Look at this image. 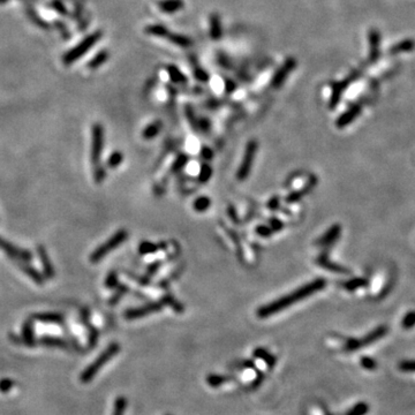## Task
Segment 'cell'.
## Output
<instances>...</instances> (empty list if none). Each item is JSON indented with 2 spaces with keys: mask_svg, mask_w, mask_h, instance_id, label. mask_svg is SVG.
Returning a JSON list of instances; mask_svg holds the SVG:
<instances>
[{
  "mask_svg": "<svg viewBox=\"0 0 415 415\" xmlns=\"http://www.w3.org/2000/svg\"><path fill=\"white\" fill-rule=\"evenodd\" d=\"M210 205H211V201H210V198L206 196H201V197L196 198L193 204L194 209L198 211V213H203V211L209 209Z\"/></svg>",
  "mask_w": 415,
  "mask_h": 415,
  "instance_id": "f546056e",
  "label": "cell"
},
{
  "mask_svg": "<svg viewBox=\"0 0 415 415\" xmlns=\"http://www.w3.org/2000/svg\"><path fill=\"white\" fill-rule=\"evenodd\" d=\"M256 232H257L259 235H262V237H268V235H270V230L268 229V227H265V226H259V227H257Z\"/></svg>",
  "mask_w": 415,
  "mask_h": 415,
  "instance_id": "7bdbcfd3",
  "label": "cell"
},
{
  "mask_svg": "<svg viewBox=\"0 0 415 415\" xmlns=\"http://www.w3.org/2000/svg\"><path fill=\"white\" fill-rule=\"evenodd\" d=\"M161 129H162V122L159 120H156L146 127L142 133V136L146 140H151L155 136H157V135L161 133Z\"/></svg>",
  "mask_w": 415,
  "mask_h": 415,
  "instance_id": "603a6c76",
  "label": "cell"
},
{
  "mask_svg": "<svg viewBox=\"0 0 415 415\" xmlns=\"http://www.w3.org/2000/svg\"><path fill=\"white\" fill-rule=\"evenodd\" d=\"M115 289H117L115 290V293L110 298V300H109L110 306L117 305V303L120 301V299L123 297V294H126L127 292H128V286H126L123 284H118V286L115 287Z\"/></svg>",
  "mask_w": 415,
  "mask_h": 415,
  "instance_id": "4316f807",
  "label": "cell"
},
{
  "mask_svg": "<svg viewBox=\"0 0 415 415\" xmlns=\"http://www.w3.org/2000/svg\"><path fill=\"white\" fill-rule=\"evenodd\" d=\"M386 333H388V328H386L385 325H381L361 339H350V340L346 342L344 350L346 352H353V351H357L358 349L368 346L370 344H373V342L377 341L378 339L384 337Z\"/></svg>",
  "mask_w": 415,
  "mask_h": 415,
  "instance_id": "8992f818",
  "label": "cell"
},
{
  "mask_svg": "<svg viewBox=\"0 0 415 415\" xmlns=\"http://www.w3.org/2000/svg\"><path fill=\"white\" fill-rule=\"evenodd\" d=\"M201 155H202V157H204L205 159H210V158H213L214 153H213V150L210 149V148L205 147V148H203V149H202Z\"/></svg>",
  "mask_w": 415,
  "mask_h": 415,
  "instance_id": "b9f144b4",
  "label": "cell"
},
{
  "mask_svg": "<svg viewBox=\"0 0 415 415\" xmlns=\"http://www.w3.org/2000/svg\"><path fill=\"white\" fill-rule=\"evenodd\" d=\"M107 59H109V52L106 50L99 51L97 54L95 55L93 59H90L89 62H88V68L90 70H96L98 67H101L104 62H105Z\"/></svg>",
  "mask_w": 415,
  "mask_h": 415,
  "instance_id": "7402d4cb",
  "label": "cell"
},
{
  "mask_svg": "<svg viewBox=\"0 0 415 415\" xmlns=\"http://www.w3.org/2000/svg\"><path fill=\"white\" fill-rule=\"evenodd\" d=\"M325 279H315V281L310 282L306 285H302L301 287H299L298 290H295L293 292L285 295V297H282L277 299V300L268 303V305L262 306L261 308L257 309V317L268 318L270 316H273V315H276L279 311L290 308L294 303L300 302L302 300H305V299L311 297L313 294L320 292L323 289H325Z\"/></svg>",
  "mask_w": 415,
  "mask_h": 415,
  "instance_id": "6da1fadb",
  "label": "cell"
},
{
  "mask_svg": "<svg viewBox=\"0 0 415 415\" xmlns=\"http://www.w3.org/2000/svg\"><path fill=\"white\" fill-rule=\"evenodd\" d=\"M36 250H37V255H38L39 259H41L44 278H45L46 281H52V279L55 277V270L50 259L49 253H47L46 248L43 245H38Z\"/></svg>",
  "mask_w": 415,
  "mask_h": 415,
  "instance_id": "30bf717a",
  "label": "cell"
},
{
  "mask_svg": "<svg viewBox=\"0 0 415 415\" xmlns=\"http://www.w3.org/2000/svg\"><path fill=\"white\" fill-rule=\"evenodd\" d=\"M123 162V154L120 151H114L110 155V157L107 158L106 161V166L109 169H117L118 166L121 165V163Z\"/></svg>",
  "mask_w": 415,
  "mask_h": 415,
  "instance_id": "484cf974",
  "label": "cell"
},
{
  "mask_svg": "<svg viewBox=\"0 0 415 415\" xmlns=\"http://www.w3.org/2000/svg\"><path fill=\"white\" fill-rule=\"evenodd\" d=\"M34 321L42 322L44 324H58L61 325L63 324V321H65V317L63 315L59 313H38L34 314L31 316Z\"/></svg>",
  "mask_w": 415,
  "mask_h": 415,
  "instance_id": "4fadbf2b",
  "label": "cell"
},
{
  "mask_svg": "<svg viewBox=\"0 0 415 415\" xmlns=\"http://www.w3.org/2000/svg\"><path fill=\"white\" fill-rule=\"evenodd\" d=\"M38 344L46 347H55V349H70L68 342L63 340L61 338L52 337V336H44L38 340Z\"/></svg>",
  "mask_w": 415,
  "mask_h": 415,
  "instance_id": "ac0fdd59",
  "label": "cell"
},
{
  "mask_svg": "<svg viewBox=\"0 0 415 415\" xmlns=\"http://www.w3.org/2000/svg\"><path fill=\"white\" fill-rule=\"evenodd\" d=\"M340 232H341V227L339 225L331 226L330 229L326 231V233L318 239V241L316 243L320 246L331 245V243H333L339 238Z\"/></svg>",
  "mask_w": 415,
  "mask_h": 415,
  "instance_id": "e0dca14e",
  "label": "cell"
},
{
  "mask_svg": "<svg viewBox=\"0 0 415 415\" xmlns=\"http://www.w3.org/2000/svg\"><path fill=\"white\" fill-rule=\"evenodd\" d=\"M10 0H0V5H4V4H6V3H9Z\"/></svg>",
  "mask_w": 415,
  "mask_h": 415,
  "instance_id": "f6af8a7d",
  "label": "cell"
},
{
  "mask_svg": "<svg viewBox=\"0 0 415 415\" xmlns=\"http://www.w3.org/2000/svg\"><path fill=\"white\" fill-rule=\"evenodd\" d=\"M257 151V143L255 141H250L248 145H247L245 156H243V159L241 162V165L239 167L237 178L239 180H245V179L248 178V175L251 171V166H253L255 155H256Z\"/></svg>",
  "mask_w": 415,
  "mask_h": 415,
  "instance_id": "ba28073f",
  "label": "cell"
},
{
  "mask_svg": "<svg viewBox=\"0 0 415 415\" xmlns=\"http://www.w3.org/2000/svg\"><path fill=\"white\" fill-rule=\"evenodd\" d=\"M127 407V399L123 396H119L114 402L113 415H123Z\"/></svg>",
  "mask_w": 415,
  "mask_h": 415,
  "instance_id": "836d02e7",
  "label": "cell"
},
{
  "mask_svg": "<svg viewBox=\"0 0 415 415\" xmlns=\"http://www.w3.org/2000/svg\"><path fill=\"white\" fill-rule=\"evenodd\" d=\"M254 357L257 358V359H261V360L264 361L266 365H268L270 368H272V367L276 366L277 363V359L273 357L272 354L269 353L268 351H265L264 349H256L254 351Z\"/></svg>",
  "mask_w": 415,
  "mask_h": 415,
  "instance_id": "44dd1931",
  "label": "cell"
},
{
  "mask_svg": "<svg viewBox=\"0 0 415 415\" xmlns=\"http://www.w3.org/2000/svg\"><path fill=\"white\" fill-rule=\"evenodd\" d=\"M240 366H241V367H245V368H255V363H254V361H249V360L243 361Z\"/></svg>",
  "mask_w": 415,
  "mask_h": 415,
  "instance_id": "ee69618b",
  "label": "cell"
},
{
  "mask_svg": "<svg viewBox=\"0 0 415 415\" xmlns=\"http://www.w3.org/2000/svg\"><path fill=\"white\" fill-rule=\"evenodd\" d=\"M119 282H118V273L117 271H110L109 273H107V276L105 278V282H104V285L107 290H113L115 287L118 286Z\"/></svg>",
  "mask_w": 415,
  "mask_h": 415,
  "instance_id": "1f68e13d",
  "label": "cell"
},
{
  "mask_svg": "<svg viewBox=\"0 0 415 415\" xmlns=\"http://www.w3.org/2000/svg\"><path fill=\"white\" fill-rule=\"evenodd\" d=\"M159 7L163 12H166V13H172L182 7V3L180 0H165V2H162L159 4Z\"/></svg>",
  "mask_w": 415,
  "mask_h": 415,
  "instance_id": "d4e9b609",
  "label": "cell"
},
{
  "mask_svg": "<svg viewBox=\"0 0 415 415\" xmlns=\"http://www.w3.org/2000/svg\"><path fill=\"white\" fill-rule=\"evenodd\" d=\"M415 47V42L413 39H404V41L399 42L390 49L391 54H399V53H404V52H409L414 50Z\"/></svg>",
  "mask_w": 415,
  "mask_h": 415,
  "instance_id": "d6986e66",
  "label": "cell"
},
{
  "mask_svg": "<svg viewBox=\"0 0 415 415\" xmlns=\"http://www.w3.org/2000/svg\"><path fill=\"white\" fill-rule=\"evenodd\" d=\"M15 386V382L11 378H4V380H0V392L7 393L13 389Z\"/></svg>",
  "mask_w": 415,
  "mask_h": 415,
  "instance_id": "8d00e7d4",
  "label": "cell"
},
{
  "mask_svg": "<svg viewBox=\"0 0 415 415\" xmlns=\"http://www.w3.org/2000/svg\"><path fill=\"white\" fill-rule=\"evenodd\" d=\"M361 366L367 370H375L377 367V363L372 358L363 357L361 358Z\"/></svg>",
  "mask_w": 415,
  "mask_h": 415,
  "instance_id": "f35d334b",
  "label": "cell"
},
{
  "mask_svg": "<svg viewBox=\"0 0 415 415\" xmlns=\"http://www.w3.org/2000/svg\"><path fill=\"white\" fill-rule=\"evenodd\" d=\"M368 284V281L365 278H353L344 283V287L347 291H355L360 287H365Z\"/></svg>",
  "mask_w": 415,
  "mask_h": 415,
  "instance_id": "83f0119b",
  "label": "cell"
},
{
  "mask_svg": "<svg viewBox=\"0 0 415 415\" xmlns=\"http://www.w3.org/2000/svg\"><path fill=\"white\" fill-rule=\"evenodd\" d=\"M127 238H128V232H127L125 229L118 230L117 232L112 235V237L107 239L106 242H104L103 245L98 246L97 248H96L93 253L90 254V256H89L90 263L95 264V263L101 262L107 254L111 253V251H113L115 248H118L119 246H121L122 243L127 240Z\"/></svg>",
  "mask_w": 415,
  "mask_h": 415,
  "instance_id": "3957f363",
  "label": "cell"
},
{
  "mask_svg": "<svg viewBox=\"0 0 415 415\" xmlns=\"http://www.w3.org/2000/svg\"><path fill=\"white\" fill-rule=\"evenodd\" d=\"M166 415H171V414H166Z\"/></svg>",
  "mask_w": 415,
  "mask_h": 415,
  "instance_id": "bcb514c9",
  "label": "cell"
},
{
  "mask_svg": "<svg viewBox=\"0 0 415 415\" xmlns=\"http://www.w3.org/2000/svg\"><path fill=\"white\" fill-rule=\"evenodd\" d=\"M25 341L27 342V347H35L38 344V340L35 338L34 333V320L33 318H29V320H26L25 323L22 325V336Z\"/></svg>",
  "mask_w": 415,
  "mask_h": 415,
  "instance_id": "9a60e30c",
  "label": "cell"
},
{
  "mask_svg": "<svg viewBox=\"0 0 415 415\" xmlns=\"http://www.w3.org/2000/svg\"><path fill=\"white\" fill-rule=\"evenodd\" d=\"M102 36H103V33L99 30L95 31L94 34H91L89 36H87V37L83 39V41L80 42L78 45L74 47V49L70 50L65 55H63L62 62L65 63L66 66H70L71 63L79 60L82 55H85L87 52L89 51L91 47H93L95 44L102 38Z\"/></svg>",
  "mask_w": 415,
  "mask_h": 415,
  "instance_id": "277c9868",
  "label": "cell"
},
{
  "mask_svg": "<svg viewBox=\"0 0 415 415\" xmlns=\"http://www.w3.org/2000/svg\"><path fill=\"white\" fill-rule=\"evenodd\" d=\"M106 179V169L98 164L94 166V180L96 183H102Z\"/></svg>",
  "mask_w": 415,
  "mask_h": 415,
  "instance_id": "e575fe53",
  "label": "cell"
},
{
  "mask_svg": "<svg viewBox=\"0 0 415 415\" xmlns=\"http://www.w3.org/2000/svg\"><path fill=\"white\" fill-rule=\"evenodd\" d=\"M14 263H15V265H17L18 268L22 271L23 273L27 274V276L35 283V284L41 285V286L44 285V283H45V278H44L43 274L39 272L37 269H35L33 265H30L29 262L14 261Z\"/></svg>",
  "mask_w": 415,
  "mask_h": 415,
  "instance_id": "7c38bea8",
  "label": "cell"
},
{
  "mask_svg": "<svg viewBox=\"0 0 415 415\" xmlns=\"http://www.w3.org/2000/svg\"><path fill=\"white\" fill-rule=\"evenodd\" d=\"M369 59L372 61H376L381 52V36L377 30H372L369 33Z\"/></svg>",
  "mask_w": 415,
  "mask_h": 415,
  "instance_id": "5bb4252c",
  "label": "cell"
},
{
  "mask_svg": "<svg viewBox=\"0 0 415 415\" xmlns=\"http://www.w3.org/2000/svg\"><path fill=\"white\" fill-rule=\"evenodd\" d=\"M369 412V406L367 402H359L352 407L345 415H366Z\"/></svg>",
  "mask_w": 415,
  "mask_h": 415,
  "instance_id": "4dcf8cb0",
  "label": "cell"
},
{
  "mask_svg": "<svg viewBox=\"0 0 415 415\" xmlns=\"http://www.w3.org/2000/svg\"><path fill=\"white\" fill-rule=\"evenodd\" d=\"M361 110H362V106L360 105V104L353 105L352 107H351V109L347 110L344 114L340 115V117L338 118L337 126L339 127V128H341V127H345L347 125H350V123L353 122L354 119L361 113Z\"/></svg>",
  "mask_w": 415,
  "mask_h": 415,
  "instance_id": "2e32d148",
  "label": "cell"
},
{
  "mask_svg": "<svg viewBox=\"0 0 415 415\" xmlns=\"http://www.w3.org/2000/svg\"><path fill=\"white\" fill-rule=\"evenodd\" d=\"M91 151H90V161L93 166L101 164L102 154L104 150V127L101 123H95L91 127Z\"/></svg>",
  "mask_w": 415,
  "mask_h": 415,
  "instance_id": "5b68a950",
  "label": "cell"
},
{
  "mask_svg": "<svg viewBox=\"0 0 415 415\" xmlns=\"http://www.w3.org/2000/svg\"><path fill=\"white\" fill-rule=\"evenodd\" d=\"M120 345L118 342H112L109 346L104 350V352L98 355V358L96 360L89 365L86 368L85 372L80 375V382L83 383V384H87L94 380V377L97 375V373L101 370L104 366L109 362L111 359L114 358L119 352H120Z\"/></svg>",
  "mask_w": 415,
  "mask_h": 415,
  "instance_id": "7a4b0ae2",
  "label": "cell"
},
{
  "mask_svg": "<svg viewBox=\"0 0 415 415\" xmlns=\"http://www.w3.org/2000/svg\"><path fill=\"white\" fill-rule=\"evenodd\" d=\"M415 326V310H410L401 320V328L409 330Z\"/></svg>",
  "mask_w": 415,
  "mask_h": 415,
  "instance_id": "d6a6232c",
  "label": "cell"
},
{
  "mask_svg": "<svg viewBox=\"0 0 415 415\" xmlns=\"http://www.w3.org/2000/svg\"><path fill=\"white\" fill-rule=\"evenodd\" d=\"M80 316H81L82 324H85V326L88 330V339H89V346L90 347H95L96 344H97L99 332H98V330L96 329L95 326L93 325V323L90 322V309L88 308V307H83V308L81 309V314H80Z\"/></svg>",
  "mask_w": 415,
  "mask_h": 415,
  "instance_id": "8fae6325",
  "label": "cell"
},
{
  "mask_svg": "<svg viewBox=\"0 0 415 415\" xmlns=\"http://www.w3.org/2000/svg\"><path fill=\"white\" fill-rule=\"evenodd\" d=\"M158 250V246L150 241H142L139 246V253L141 255H148L156 253Z\"/></svg>",
  "mask_w": 415,
  "mask_h": 415,
  "instance_id": "f1b7e54d",
  "label": "cell"
},
{
  "mask_svg": "<svg viewBox=\"0 0 415 415\" xmlns=\"http://www.w3.org/2000/svg\"><path fill=\"white\" fill-rule=\"evenodd\" d=\"M51 7L53 9L54 11H57L59 14L61 15H66L67 14V10L63 4L60 2V0H52L51 2Z\"/></svg>",
  "mask_w": 415,
  "mask_h": 415,
  "instance_id": "ab89813d",
  "label": "cell"
},
{
  "mask_svg": "<svg viewBox=\"0 0 415 415\" xmlns=\"http://www.w3.org/2000/svg\"><path fill=\"white\" fill-rule=\"evenodd\" d=\"M211 175H213V169H211V167L208 164L202 165L201 171H199V181H202V182L208 181Z\"/></svg>",
  "mask_w": 415,
  "mask_h": 415,
  "instance_id": "74e56055",
  "label": "cell"
},
{
  "mask_svg": "<svg viewBox=\"0 0 415 415\" xmlns=\"http://www.w3.org/2000/svg\"><path fill=\"white\" fill-rule=\"evenodd\" d=\"M317 263L320 264L321 266H323L324 269H328L330 271H333V272H342V273H350V270L345 269L344 266H340L338 264H334L331 261H329L328 257L325 256V255H322V256L318 257L317 259Z\"/></svg>",
  "mask_w": 415,
  "mask_h": 415,
  "instance_id": "ffe728a7",
  "label": "cell"
},
{
  "mask_svg": "<svg viewBox=\"0 0 415 415\" xmlns=\"http://www.w3.org/2000/svg\"><path fill=\"white\" fill-rule=\"evenodd\" d=\"M163 306H164L163 305V302L159 301V302H151L149 303V305L139 307V308L127 309L125 313H123V317H125L126 320H137V318L146 317L148 316V315L157 313V311L162 310Z\"/></svg>",
  "mask_w": 415,
  "mask_h": 415,
  "instance_id": "9c48e42d",
  "label": "cell"
},
{
  "mask_svg": "<svg viewBox=\"0 0 415 415\" xmlns=\"http://www.w3.org/2000/svg\"><path fill=\"white\" fill-rule=\"evenodd\" d=\"M187 159H188V158H187V156H180V157H178V159L175 161V163L173 164V170L174 171L180 170L182 166H185Z\"/></svg>",
  "mask_w": 415,
  "mask_h": 415,
  "instance_id": "60d3db41",
  "label": "cell"
},
{
  "mask_svg": "<svg viewBox=\"0 0 415 415\" xmlns=\"http://www.w3.org/2000/svg\"><path fill=\"white\" fill-rule=\"evenodd\" d=\"M0 250H3L12 261L30 262L33 259V254L29 250L15 246L14 243L7 241L3 237H0Z\"/></svg>",
  "mask_w": 415,
  "mask_h": 415,
  "instance_id": "52a82bcc",
  "label": "cell"
},
{
  "mask_svg": "<svg viewBox=\"0 0 415 415\" xmlns=\"http://www.w3.org/2000/svg\"><path fill=\"white\" fill-rule=\"evenodd\" d=\"M232 381V377L226 376V375H217V374H211L206 377V383L209 384L211 388H218L222 384H225V383Z\"/></svg>",
  "mask_w": 415,
  "mask_h": 415,
  "instance_id": "cb8c5ba5",
  "label": "cell"
},
{
  "mask_svg": "<svg viewBox=\"0 0 415 415\" xmlns=\"http://www.w3.org/2000/svg\"><path fill=\"white\" fill-rule=\"evenodd\" d=\"M399 370L404 373H415V360H404L399 363Z\"/></svg>",
  "mask_w": 415,
  "mask_h": 415,
  "instance_id": "d590c367",
  "label": "cell"
}]
</instances>
